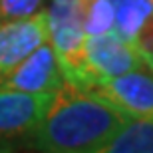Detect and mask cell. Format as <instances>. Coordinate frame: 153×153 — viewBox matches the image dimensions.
<instances>
[{
    "instance_id": "cell-1",
    "label": "cell",
    "mask_w": 153,
    "mask_h": 153,
    "mask_svg": "<svg viewBox=\"0 0 153 153\" xmlns=\"http://www.w3.org/2000/svg\"><path fill=\"white\" fill-rule=\"evenodd\" d=\"M127 119L90 90L64 82L30 137L38 151L100 153Z\"/></svg>"
},
{
    "instance_id": "cell-2",
    "label": "cell",
    "mask_w": 153,
    "mask_h": 153,
    "mask_svg": "<svg viewBox=\"0 0 153 153\" xmlns=\"http://www.w3.org/2000/svg\"><path fill=\"white\" fill-rule=\"evenodd\" d=\"M48 40L58 58L64 79L85 90V34L84 0H52L46 8Z\"/></svg>"
},
{
    "instance_id": "cell-3",
    "label": "cell",
    "mask_w": 153,
    "mask_h": 153,
    "mask_svg": "<svg viewBox=\"0 0 153 153\" xmlns=\"http://www.w3.org/2000/svg\"><path fill=\"white\" fill-rule=\"evenodd\" d=\"M85 90H91L125 72L145 68L135 44L121 38L115 30L85 38Z\"/></svg>"
},
{
    "instance_id": "cell-4",
    "label": "cell",
    "mask_w": 153,
    "mask_h": 153,
    "mask_svg": "<svg viewBox=\"0 0 153 153\" xmlns=\"http://www.w3.org/2000/svg\"><path fill=\"white\" fill-rule=\"evenodd\" d=\"M90 91L127 117L153 114V72L147 66L115 76Z\"/></svg>"
},
{
    "instance_id": "cell-5",
    "label": "cell",
    "mask_w": 153,
    "mask_h": 153,
    "mask_svg": "<svg viewBox=\"0 0 153 153\" xmlns=\"http://www.w3.org/2000/svg\"><path fill=\"white\" fill-rule=\"evenodd\" d=\"M66 82L50 40L30 52L16 68L0 76V85L30 94H54Z\"/></svg>"
},
{
    "instance_id": "cell-6",
    "label": "cell",
    "mask_w": 153,
    "mask_h": 153,
    "mask_svg": "<svg viewBox=\"0 0 153 153\" xmlns=\"http://www.w3.org/2000/svg\"><path fill=\"white\" fill-rule=\"evenodd\" d=\"M50 102L52 94H30L0 85V139L30 135Z\"/></svg>"
},
{
    "instance_id": "cell-7",
    "label": "cell",
    "mask_w": 153,
    "mask_h": 153,
    "mask_svg": "<svg viewBox=\"0 0 153 153\" xmlns=\"http://www.w3.org/2000/svg\"><path fill=\"white\" fill-rule=\"evenodd\" d=\"M44 42H48V18L44 8L28 18L0 22V76L16 68Z\"/></svg>"
},
{
    "instance_id": "cell-8",
    "label": "cell",
    "mask_w": 153,
    "mask_h": 153,
    "mask_svg": "<svg viewBox=\"0 0 153 153\" xmlns=\"http://www.w3.org/2000/svg\"><path fill=\"white\" fill-rule=\"evenodd\" d=\"M100 153H153V114L129 117Z\"/></svg>"
},
{
    "instance_id": "cell-9",
    "label": "cell",
    "mask_w": 153,
    "mask_h": 153,
    "mask_svg": "<svg viewBox=\"0 0 153 153\" xmlns=\"http://www.w3.org/2000/svg\"><path fill=\"white\" fill-rule=\"evenodd\" d=\"M151 14H153L151 0H115L114 30L127 42L135 44L139 30Z\"/></svg>"
},
{
    "instance_id": "cell-10",
    "label": "cell",
    "mask_w": 153,
    "mask_h": 153,
    "mask_svg": "<svg viewBox=\"0 0 153 153\" xmlns=\"http://www.w3.org/2000/svg\"><path fill=\"white\" fill-rule=\"evenodd\" d=\"M44 8V0H0V22L28 18Z\"/></svg>"
},
{
    "instance_id": "cell-11",
    "label": "cell",
    "mask_w": 153,
    "mask_h": 153,
    "mask_svg": "<svg viewBox=\"0 0 153 153\" xmlns=\"http://www.w3.org/2000/svg\"><path fill=\"white\" fill-rule=\"evenodd\" d=\"M135 48L141 54L145 66L153 72V14L145 20V24L139 30V34L135 38Z\"/></svg>"
},
{
    "instance_id": "cell-12",
    "label": "cell",
    "mask_w": 153,
    "mask_h": 153,
    "mask_svg": "<svg viewBox=\"0 0 153 153\" xmlns=\"http://www.w3.org/2000/svg\"><path fill=\"white\" fill-rule=\"evenodd\" d=\"M151 2H153V0H151Z\"/></svg>"
}]
</instances>
